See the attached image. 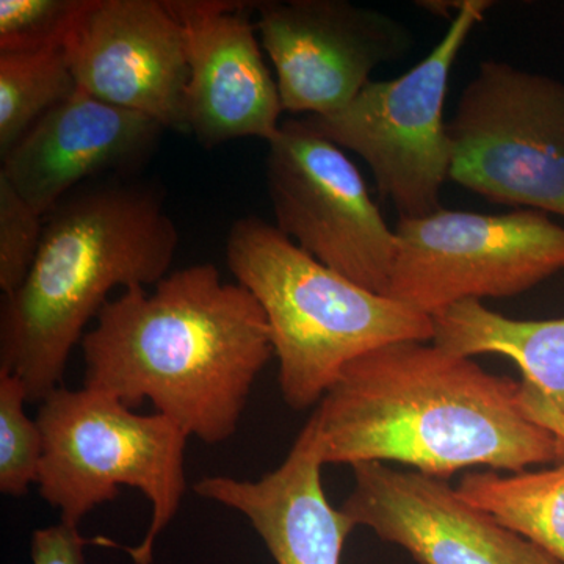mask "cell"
Masks as SVG:
<instances>
[{
	"mask_svg": "<svg viewBox=\"0 0 564 564\" xmlns=\"http://www.w3.org/2000/svg\"><path fill=\"white\" fill-rule=\"evenodd\" d=\"M519 391L470 358L404 340L348 364L302 432L323 466L392 462L441 480L474 466L516 474L564 462Z\"/></svg>",
	"mask_w": 564,
	"mask_h": 564,
	"instance_id": "1",
	"label": "cell"
},
{
	"mask_svg": "<svg viewBox=\"0 0 564 564\" xmlns=\"http://www.w3.org/2000/svg\"><path fill=\"white\" fill-rule=\"evenodd\" d=\"M85 388L128 408L144 400L188 436L218 444L237 432L256 378L274 355L261 304L217 267L126 289L82 337Z\"/></svg>",
	"mask_w": 564,
	"mask_h": 564,
	"instance_id": "2",
	"label": "cell"
},
{
	"mask_svg": "<svg viewBox=\"0 0 564 564\" xmlns=\"http://www.w3.org/2000/svg\"><path fill=\"white\" fill-rule=\"evenodd\" d=\"M180 234L152 184L113 176L69 193L44 217L39 254L21 288L3 295L0 372L29 402L62 388L70 351L115 288L169 274Z\"/></svg>",
	"mask_w": 564,
	"mask_h": 564,
	"instance_id": "3",
	"label": "cell"
},
{
	"mask_svg": "<svg viewBox=\"0 0 564 564\" xmlns=\"http://www.w3.org/2000/svg\"><path fill=\"white\" fill-rule=\"evenodd\" d=\"M226 261L261 304L292 410L321 403L345 367L367 352L433 340L432 315L334 272L261 218L234 223Z\"/></svg>",
	"mask_w": 564,
	"mask_h": 564,
	"instance_id": "4",
	"label": "cell"
},
{
	"mask_svg": "<svg viewBox=\"0 0 564 564\" xmlns=\"http://www.w3.org/2000/svg\"><path fill=\"white\" fill-rule=\"evenodd\" d=\"M43 433L40 494L58 508L62 522L79 525L98 505L110 502L121 486L150 499L152 518L144 540L128 549L135 564H151L159 534L184 499L188 434L165 415H141L120 400L93 389L58 388L41 404Z\"/></svg>",
	"mask_w": 564,
	"mask_h": 564,
	"instance_id": "5",
	"label": "cell"
},
{
	"mask_svg": "<svg viewBox=\"0 0 564 564\" xmlns=\"http://www.w3.org/2000/svg\"><path fill=\"white\" fill-rule=\"evenodd\" d=\"M491 6L464 0L443 39L413 68L395 79L370 80L340 110L304 118L315 132L369 165L378 192L395 206L400 220L443 209L441 188L451 180L452 165L444 118L451 74Z\"/></svg>",
	"mask_w": 564,
	"mask_h": 564,
	"instance_id": "6",
	"label": "cell"
},
{
	"mask_svg": "<svg viewBox=\"0 0 564 564\" xmlns=\"http://www.w3.org/2000/svg\"><path fill=\"white\" fill-rule=\"evenodd\" d=\"M447 131L456 184L488 202L564 217V82L489 58Z\"/></svg>",
	"mask_w": 564,
	"mask_h": 564,
	"instance_id": "7",
	"label": "cell"
},
{
	"mask_svg": "<svg viewBox=\"0 0 564 564\" xmlns=\"http://www.w3.org/2000/svg\"><path fill=\"white\" fill-rule=\"evenodd\" d=\"M388 296L434 315L466 300L507 299L564 270V228L538 210L440 209L400 220Z\"/></svg>",
	"mask_w": 564,
	"mask_h": 564,
	"instance_id": "8",
	"label": "cell"
},
{
	"mask_svg": "<svg viewBox=\"0 0 564 564\" xmlns=\"http://www.w3.org/2000/svg\"><path fill=\"white\" fill-rule=\"evenodd\" d=\"M265 174L274 226L323 265L388 296L397 234L344 150L306 120L284 121Z\"/></svg>",
	"mask_w": 564,
	"mask_h": 564,
	"instance_id": "9",
	"label": "cell"
},
{
	"mask_svg": "<svg viewBox=\"0 0 564 564\" xmlns=\"http://www.w3.org/2000/svg\"><path fill=\"white\" fill-rule=\"evenodd\" d=\"M256 13L282 109L291 113L343 109L378 66L402 61L414 47L403 22L348 0H265Z\"/></svg>",
	"mask_w": 564,
	"mask_h": 564,
	"instance_id": "10",
	"label": "cell"
},
{
	"mask_svg": "<svg viewBox=\"0 0 564 564\" xmlns=\"http://www.w3.org/2000/svg\"><path fill=\"white\" fill-rule=\"evenodd\" d=\"M63 47L79 90L187 132V46L166 0H87Z\"/></svg>",
	"mask_w": 564,
	"mask_h": 564,
	"instance_id": "11",
	"label": "cell"
},
{
	"mask_svg": "<svg viewBox=\"0 0 564 564\" xmlns=\"http://www.w3.org/2000/svg\"><path fill=\"white\" fill-rule=\"evenodd\" d=\"M351 467L355 488L340 510L419 564H563L441 478L384 463Z\"/></svg>",
	"mask_w": 564,
	"mask_h": 564,
	"instance_id": "12",
	"label": "cell"
},
{
	"mask_svg": "<svg viewBox=\"0 0 564 564\" xmlns=\"http://www.w3.org/2000/svg\"><path fill=\"white\" fill-rule=\"evenodd\" d=\"M256 3L166 0L187 46L185 131L204 148L239 139L269 143L280 131L284 109L251 18Z\"/></svg>",
	"mask_w": 564,
	"mask_h": 564,
	"instance_id": "13",
	"label": "cell"
},
{
	"mask_svg": "<svg viewBox=\"0 0 564 564\" xmlns=\"http://www.w3.org/2000/svg\"><path fill=\"white\" fill-rule=\"evenodd\" d=\"M163 131L161 122L147 115L77 88L3 155L0 176L46 217L93 177L135 170L150 158Z\"/></svg>",
	"mask_w": 564,
	"mask_h": 564,
	"instance_id": "14",
	"label": "cell"
},
{
	"mask_svg": "<svg viewBox=\"0 0 564 564\" xmlns=\"http://www.w3.org/2000/svg\"><path fill=\"white\" fill-rule=\"evenodd\" d=\"M322 467L302 432L284 463L261 480L212 475L193 489L203 499L242 513L276 564H340L345 541L356 525L326 499Z\"/></svg>",
	"mask_w": 564,
	"mask_h": 564,
	"instance_id": "15",
	"label": "cell"
},
{
	"mask_svg": "<svg viewBox=\"0 0 564 564\" xmlns=\"http://www.w3.org/2000/svg\"><path fill=\"white\" fill-rule=\"evenodd\" d=\"M432 318L434 345L459 358L507 356L522 370V383L564 411V318L516 321L478 300L452 304Z\"/></svg>",
	"mask_w": 564,
	"mask_h": 564,
	"instance_id": "16",
	"label": "cell"
},
{
	"mask_svg": "<svg viewBox=\"0 0 564 564\" xmlns=\"http://www.w3.org/2000/svg\"><path fill=\"white\" fill-rule=\"evenodd\" d=\"M456 491L564 564V462L538 473L464 474Z\"/></svg>",
	"mask_w": 564,
	"mask_h": 564,
	"instance_id": "17",
	"label": "cell"
},
{
	"mask_svg": "<svg viewBox=\"0 0 564 564\" xmlns=\"http://www.w3.org/2000/svg\"><path fill=\"white\" fill-rule=\"evenodd\" d=\"M76 90L63 46L0 54V158Z\"/></svg>",
	"mask_w": 564,
	"mask_h": 564,
	"instance_id": "18",
	"label": "cell"
},
{
	"mask_svg": "<svg viewBox=\"0 0 564 564\" xmlns=\"http://www.w3.org/2000/svg\"><path fill=\"white\" fill-rule=\"evenodd\" d=\"M25 402L24 384L0 372V491L7 496L22 497L39 484L43 433L39 422L25 415Z\"/></svg>",
	"mask_w": 564,
	"mask_h": 564,
	"instance_id": "19",
	"label": "cell"
},
{
	"mask_svg": "<svg viewBox=\"0 0 564 564\" xmlns=\"http://www.w3.org/2000/svg\"><path fill=\"white\" fill-rule=\"evenodd\" d=\"M87 0H0V54L61 47Z\"/></svg>",
	"mask_w": 564,
	"mask_h": 564,
	"instance_id": "20",
	"label": "cell"
},
{
	"mask_svg": "<svg viewBox=\"0 0 564 564\" xmlns=\"http://www.w3.org/2000/svg\"><path fill=\"white\" fill-rule=\"evenodd\" d=\"M44 231V215L0 176V289L10 295L31 272Z\"/></svg>",
	"mask_w": 564,
	"mask_h": 564,
	"instance_id": "21",
	"label": "cell"
},
{
	"mask_svg": "<svg viewBox=\"0 0 564 564\" xmlns=\"http://www.w3.org/2000/svg\"><path fill=\"white\" fill-rule=\"evenodd\" d=\"M96 541V540H95ZM85 540L77 525L65 524L36 530L32 536L33 564H84Z\"/></svg>",
	"mask_w": 564,
	"mask_h": 564,
	"instance_id": "22",
	"label": "cell"
},
{
	"mask_svg": "<svg viewBox=\"0 0 564 564\" xmlns=\"http://www.w3.org/2000/svg\"><path fill=\"white\" fill-rule=\"evenodd\" d=\"M519 400L527 417L554 434L564 447V411L556 410L554 404L549 403L540 392L525 383H521Z\"/></svg>",
	"mask_w": 564,
	"mask_h": 564,
	"instance_id": "23",
	"label": "cell"
}]
</instances>
